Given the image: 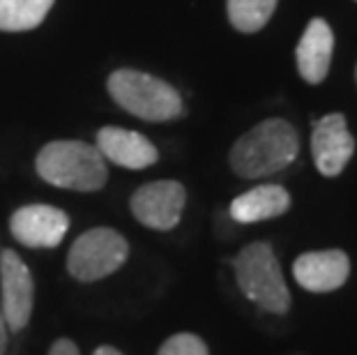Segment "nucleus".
<instances>
[{
	"label": "nucleus",
	"instance_id": "nucleus-9",
	"mask_svg": "<svg viewBox=\"0 0 357 355\" xmlns=\"http://www.w3.org/2000/svg\"><path fill=\"white\" fill-rule=\"evenodd\" d=\"M10 231L17 243L30 249H51L58 247L70 231V217L65 210L33 203L19 208L10 217Z\"/></svg>",
	"mask_w": 357,
	"mask_h": 355
},
{
	"label": "nucleus",
	"instance_id": "nucleus-17",
	"mask_svg": "<svg viewBox=\"0 0 357 355\" xmlns=\"http://www.w3.org/2000/svg\"><path fill=\"white\" fill-rule=\"evenodd\" d=\"M47 355H81V351H79V346L72 342V339L63 337V339H56V342L51 344V349H49Z\"/></svg>",
	"mask_w": 357,
	"mask_h": 355
},
{
	"label": "nucleus",
	"instance_id": "nucleus-19",
	"mask_svg": "<svg viewBox=\"0 0 357 355\" xmlns=\"http://www.w3.org/2000/svg\"><path fill=\"white\" fill-rule=\"evenodd\" d=\"M93 355H123V353H120L116 346H100Z\"/></svg>",
	"mask_w": 357,
	"mask_h": 355
},
{
	"label": "nucleus",
	"instance_id": "nucleus-16",
	"mask_svg": "<svg viewBox=\"0 0 357 355\" xmlns=\"http://www.w3.org/2000/svg\"><path fill=\"white\" fill-rule=\"evenodd\" d=\"M157 355H210V351L208 344L199 335H194V332H178V335H171L159 346Z\"/></svg>",
	"mask_w": 357,
	"mask_h": 355
},
{
	"label": "nucleus",
	"instance_id": "nucleus-14",
	"mask_svg": "<svg viewBox=\"0 0 357 355\" xmlns=\"http://www.w3.org/2000/svg\"><path fill=\"white\" fill-rule=\"evenodd\" d=\"M53 0H0V30H33L47 19Z\"/></svg>",
	"mask_w": 357,
	"mask_h": 355
},
{
	"label": "nucleus",
	"instance_id": "nucleus-6",
	"mask_svg": "<svg viewBox=\"0 0 357 355\" xmlns=\"http://www.w3.org/2000/svg\"><path fill=\"white\" fill-rule=\"evenodd\" d=\"M35 279L14 249L0 252V307L10 332H21L33 316Z\"/></svg>",
	"mask_w": 357,
	"mask_h": 355
},
{
	"label": "nucleus",
	"instance_id": "nucleus-1",
	"mask_svg": "<svg viewBox=\"0 0 357 355\" xmlns=\"http://www.w3.org/2000/svg\"><path fill=\"white\" fill-rule=\"evenodd\" d=\"M298 130L284 118H270L233 143L229 162L240 178L256 180L284 171L298 160Z\"/></svg>",
	"mask_w": 357,
	"mask_h": 355
},
{
	"label": "nucleus",
	"instance_id": "nucleus-18",
	"mask_svg": "<svg viewBox=\"0 0 357 355\" xmlns=\"http://www.w3.org/2000/svg\"><path fill=\"white\" fill-rule=\"evenodd\" d=\"M7 337H10V330H7L3 307H0V355H5V353H7Z\"/></svg>",
	"mask_w": 357,
	"mask_h": 355
},
{
	"label": "nucleus",
	"instance_id": "nucleus-10",
	"mask_svg": "<svg viewBox=\"0 0 357 355\" xmlns=\"http://www.w3.org/2000/svg\"><path fill=\"white\" fill-rule=\"evenodd\" d=\"M293 277L309 293H332L351 277V259L341 249L305 252L293 261Z\"/></svg>",
	"mask_w": 357,
	"mask_h": 355
},
{
	"label": "nucleus",
	"instance_id": "nucleus-13",
	"mask_svg": "<svg viewBox=\"0 0 357 355\" xmlns=\"http://www.w3.org/2000/svg\"><path fill=\"white\" fill-rule=\"evenodd\" d=\"M291 208V194L281 185H261L254 187L231 203V217L240 224H256L265 219L281 217Z\"/></svg>",
	"mask_w": 357,
	"mask_h": 355
},
{
	"label": "nucleus",
	"instance_id": "nucleus-15",
	"mask_svg": "<svg viewBox=\"0 0 357 355\" xmlns=\"http://www.w3.org/2000/svg\"><path fill=\"white\" fill-rule=\"evenodd\" d=\"M229 19L240 33H256L275 14L277 0H229Z\"/></svg>",
	"mask_w": 357,
	"mask_h": 355
},
{
	"label": "nucleus",
	"instance_id": "nucleus-12",
	"mask_svg": "<svg viewBox=\"0 0 357 355\" xmlns=\"http://www.w3.org/2000/svg\"><path fill=\"white\" fill-rule=\"evenodd\" d=\"M334 35L325 19H311L295 49V63L307 83H321L330 72Z\"/></svg>",
	"mask_w": 357,
	"mask_h": 355
},
{
	"label": "nucleus",
	"instance_id": "nucleus-4",
	"mask_svg": "<svg viewBox=\"0 0 357 355\" xmlns=\"http://www.w3.org/2000/svg\"><path fill=\"white\" fill-rule=\"evenodd\" d=\"M106 86L120 109L148 123H169L185 113L178 90L153 74L118 70L109 77Z\"/></svg>",
	"mask_w": 357,
	"mask_h": 355
},
{
	"label": "nucleus",
	"instance_id": "nucleus-5",
	"mask_svg": "<svg viewBox=\"0 0 357 355\" xmlns=\"http://www.w3.org/2000/svg\"><path fill=\"white\" fill-rule=\"evenodd\" d=\"M129 243L123 233L109 226L90 229L72 243L67 254V273L77 282L90 284L118 273L127 263Z\"/></svg>",
	"mask_w": 357,
	"mask_h": 355
},
{
	"label": "nucleus",
	"instance_id": "nucleus-11",
	"mask_svg": "<svg viewBox=\"0 0 357 355\" xmlns=\"http://www.w3.org/2000/svg\"><path fill=\"white\" fill-rule=\"evenodd\" d=\"M97 150L106 162L132 171L148 169L159 160L153 141L139 132L123 130V127H102L97 132Z\"/></svg>",
	"mask_w": 357,
	"mask_h": 355
},
{
	"label": "nucleus",
	"instance_id": "nucleus-2",
	"mask_svg": "<svg viewBox=\"0 0 357 355\" xmlns=\"http://www.w3.org/2000/svg\"><path fill=\"white\" fill-rule=\"evenodd\" d=\"M35 169L49 185L72 192H100L109 180L102 153L83 141L47 143L37 155Z\"/></svg>",
	"mask_w": 357,
	"mask_h": 355
},
{
	"label": "nucleus",
	"instance_id": "nucleus-7",
	"mask_svg": "<svg viewBox=\"0 0 357 355\" xmlns=\"http://www.w3.org/2000/svg\"><path fill=\"white\" fill-rule=\"evenodd\" d=\"M187 203V192L178 180H155L132 194V213L153 231H171L180 224Z\"/></svg>",
	"mask_w": 357,
	"mask_h": 355
},
{
	"label": "nucleus",
	"instance_id": "nucleus-8",
	"mask_svg": "<svg viewBox=\"0 0 357 355\" xmlns=\"http://www.w3.org/2000/svg\"><path fill=\"white\" fill-rule=\"evenodd\" d=\"M355 155V139L341 113H328L314 123L311 157L325 178H337Z\"/></svg>",
	"mask_w": 357,
	"mask_h": 355
},
{
	"label": "nucleus",
	"instance_id": "nucleus-3",
	"mask_svg": "<svg viewBox=\"0 0 357 355\" xmlns=\"http://www.w3.org/2000/svg\"><path fill=\"white\" fill-rule=\"evenodd\" d=\"M231 263L235 282L249 302L275 316H286L291 312V291L270 243L258 240L247 245Z\"/></svg>",
	"mask_w": 357,
	"mask_h": 355
}]
</instances>
